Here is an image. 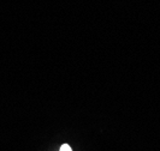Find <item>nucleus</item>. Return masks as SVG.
Instances as JSON below:
<instances>
[{
	"label": "nucleus",
	"instance_id": "f257e3e1",
	"mask_svg": "<svg viewBox=\"0 0 160 151\" xmlns=\"http://www.w3.org/2000/svg\"><path fill=\"white\" fill-rule=\"evenodd\" d=\"M60 151H72V150H71V148H70L68 144H64V145H62Z\"/></svg>",
	"mask_w": 160,
	"mask_h": 151
}]
</instances>
